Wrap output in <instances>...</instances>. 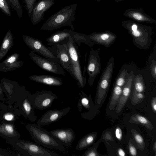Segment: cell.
Here are the masks:
<instances>
[{
  "label": "cell",
  "mask_w": 156,
  "mask_h": 156,
  "mask_svg": "<svg viewBox=\"0 0 156 156\" xmlns=\"http://www.w3.org/2000/svg\"><path fill=\"white\" fill-rule=\"evenodd\" d=\"M77 6V4H71L56 12L44 22L41 30L52 31L62 27L69 26L74 30L73 22L75 19Z\"/></svg>",
  "instance_id": "6da1fadb"
},
{
  "label": "cell",
  "mask_w": 156,
  "mask_h": 156,
  "mask_svg": "<svg viewBox=\"0 0 156 156\" xmlns=\"http://www.w3.org/2000/svg\"><path fill=\"white\" fill-rule=\"evenodd\" d=\"M121 25L132 37L135 46L142 49L149 48L152 42L151 27L129 20L122 21Z\"/></svg>",
  "instance_id": "7a4b0ae2"
},
{
  "label": "cell",
  "mask_w": 156,
  "mask_h": 156,
  "mask_svg": "<svg viewBox=\"0 0 156 156\" xmlns=\"http://www.w3.org/2000/svg\"><path fill=\"white\" fill-rule=\"evenodd\" d=\"M26 128L33 139L39 145L49 149L65 151L64 146L41 126L34 123H28L26 126Z\"/></svg>",
  "instance_id": "3957f363"
},
{
  "label": "cell",
  "mask_w": 156,
  "mask_h": 156,
  "mask_svg": "<svg viewBox=\"0 0 156 156\" xmlns=\"http://www.w3.org/2000/svg\"><path fill=\"white\" fill-rule=\"evenodd\" d=\"M70 36L80 46L81 43H84L90 47L94 44L90 39L89 35L67 29L55 32L48 37L46 41L48 42L47 44L51 46L57 44H66Z\"/></svg>",
  "instance_id": "277c9868"
},
{
  "label": "cell",
  "mask_w": 156,
  "mask_h": 156,
  "mask_svg": "<svg viewBox=\"0 0 156 156\" xmlns=\"http://www.w3.org/2000/svg\"><path fill=\"white\" fill-rule=\"evenodd\" d=\"M7 142L22 156H58L57 153L46 149L41 145L30 141L19 139L7 140Z\"/></svg>",
  "instance_id": "5b68a950"
},
{
  "label": "cell",
  "mask_w": 156,
  "mask_h": 156,
  "mask_svg": "<svg viewBox=\"0 0 156 156\" xmlns=\"http://www.w3.org/2000/svg\"><path fill=\"white\" fill-rule=\"evenodd\" d=\"M115 64L114 58L111 57L107 63L98 83L95 101L100 106L104 102L109 88Z\"/></svg>",
  "instance_id": "8992f818"
},
{
  "label": "cell",
  "mask_w": 156,
  "mask_h": 156,
  "mask_svg": "<svg viewBox=\"0 0 156 156\" xmlns=\"http://www.w3.org/2000/svg\"><path fill=\"white\" fill-rule=\"evenodd\" d=\"M66 44L70 58L71 76L76 80L79 87L83 88L86 83V78L82 73L78 47L71 36Z\"/></svg>",
  "instance_id": "52a82bcc"
},
{
  "label": "cell",
  "mask_w": 156,
  "mask_h": 156,
  "mask_svg": "<svg viewBox=\"0 0 156 156\" xmlns=\"http://www.w3.org/2000/svg\"><path fill=\"white\" fill-rule=\"evenodd\" d=\"M31 93L22 87L17 94L14 106L19 110L21 115L32 122L35 121L37 116L35 115V108L30 99Z\"/></svg>",
  "instance_id": "ba28073f"
},
{
  "label": "cell",
  "mask_w": 156,
  "mask_h": 156,
  "mask_svg": "<svg viewBox=\"0 0 156 156\" xmlns=\"http://www.w3.org/2000/svg\"><path fill=\"white\" fill-rule=\"evenodd\" d=\"M22 38L26 44L34 52L38 53L49 60L60 64L59 60L53 52L41 41L29 36L23 35Z\"/></svg>",
  "instance_id": "9c48e42d"
},
{
  "label": "cell",
  "mask_w": 156,
  "mask_h": 156,
  "mask_svg": "<svg viewBox=\"0 0 156 156\" xmlns=\"http://www.w3.org/2000/svg\"><path fill=\"white\" fill-rule=\"evenodd\" d=\"M57 98L56 94L50 90L37 91L30 96L31 101L35 109L40 110L50 107Z\"/></svg>",
  "instance_id": "30bf717a"
},
{
  "label": "cell",
  "mask_w": 156,
  "mask_h": 156,
  "mask_svg": "<svg viewBox=\"0 0 156 156\" xmlns=\"http://www.w3.org/2000/svg\"><path fill=\"white\" fill-rule=\"evenodd\" d=\"M100 50V48L95 50L91 48L88 56L86 70L88 76V85L90 87L93 85L96 76L101 70Z\"/></svg>",
  "instance_id": "8fae6325"
},
{
  "label": "cell",
  "mask_w": 156,
  "mask_h": 156,
  "mask_svg": "<svg viewBox=\"0 0 156 156\" xmlns=\"http://www.w3.org/2000/svg\"><path fill=\"white\" fill-rule=\"evenodd\" d=\"M29 56L30 58L41 69L54 74L65 75L64 68L58 63L43 58L31 51L29 53Z\"/></svg>",
  "instance_id": "7c38bea8"
},
{
  "label": "cell",
  "mask_w": 156,
  "mask_h": 156,
  "mask_svg": "<svg viewBox=\"0 0 156 156\" xmlns=\"http://www.w3.org/2000/svg\"><path fill=\"white\" fill-rule=\"evenodd\" d=\"M49 48L59 60L60 65L71 76L72 70L70 58L67 44H57Z\"/></svg>",
  "instance_id": "4fadbf2b"
},
{
  "label": "cell",
  "mask_w": 156,
  "mask_h": 156,
  "mask_svg": "<svg viewBox=\"0 0 156 156\" xmlns=\"http://www.w3.org/2000/svg\"><path fill=\"white\" fill-rule=\"evenodd\" d=\"M55 3L54 0H40L34 5L30 16L31 21L35 25L42 20L44 12Z\"/></svg>",
  "instance_id": "5bb4252c"
},
{
  "label": "cell",
  "mask_w": 156,
  "mask_h": 156,
  "mask_svg": "<svg viewBox=\"0 0 156 156\" xmlns=\"http://www.w3.org/2000/svg\"><path fill=\"white\" fill-rule=\"evenodd\" d=\"M70 110L71 108L69 107L60 110L54 109L48 110L38 119L37 124L41 126L57 122L67 115Z\"/></svg>",
  "instance_id": "9a60e30c"
},
{
  "label": "cell",
  "mask_w": 156,
  "mask_h": 156,
  "mask_svg": "<svg viewBox=\"0 0 156 156\" xmlns=\"http://www.w3.org/2000/svg\"><path fill=\"white\" fill-rule=\"evenodd\" d=\"M134 72L131 71L127 74L125 83L122 87L121 94L116 105V112L119 113L127 102L131 91L134 77Z\"/></svg>",
  "instance_id": "2e32d148"
},
{
  "label": "cell",
  "mask_w": 156,
  "mask_h": 156,
  "mask_svg": "<svg viewBox=\"0 0 156 156\" xmlns=\"http://www.w3.org/2000/svg\"><path fill=\"white\" fill-rule=\"evenodd\" d=\"M49 132L64 146L71 147L75 139V132L71 128L57 129Z\"/></svg>",
  "instance_id": "e0dca14e"
},
{
  "label": "cell",
  "mask_w": 156,
  "mask_h": 156,
  "mask_svg": "<svg viewBox=\"0 0 156 156\" xmlns=\"http://www.w3.org/2000/svg\"><path fill=\"white\" fill-rule=\"evenodd\" d=\"M89 36L94 44L101 45L106 48L111 46L117 38V36L115 34L109 31L94 32Z\"/></svg>",
  "instance_id": "ac0fdd59"
},
{
  "label": "cell",
  "mask_w": 156,
  "mask_h": 156,
  "mask_svg": "<svg viewBox=\"0 0 156 156\" xmlns=\"http://www.w3.org/2000/svg\"><path fill=\"white\" fill-rule=\"evenodd\" d=\"M80 98L78 100L77 107L79 112H80L81 110L84 108L87 111L83 115H81L83 118L90 119L91 114L94 111L93 103L92 101L91 95L88 96L83 91H80L79 93Z\"/></svg>",
  "instance_id": "d6986e66"
},
{
  "label": "cell",
  "mask_w": 156,
  "mask_h": 156,
  "mask_svg": "<svg viewBox=\"0 0 156 156\" xmlns=\"http://www.w3.org/2000/svg\"><path fill=\"white\" fill-rule=\"evenodd\" d=\"M3 91L5 93L8 100L6 103L8 104L12 105L15 103L17 94L19 92L22 87L17 83L10 80H1Z\"/></svg>",
  "instance_id": "ffe728a7"
},
{
  "label": "cell",
  "mask_w": 156,
  "mask_h": 156,
  "mask_svg": "<svg viewBox=\"0 0 156 156\" xmlns=\"http://www.w3.org/2000/svg\"><path fill=\"white\" fill-rule=\"evenodd\" d=\"M123 15L139 22L149 23H156V21L145 13L142 8L128 9L124 12Z\"/></svg>",
  "instance_id": "44dd1931"
},
{
  "label": "cell",
  "mask_w": 156,
  "mask_h": 156,
  "mask_svg": "<svg viewBox=\"0 0 156 156\" xmlns=\"http://www.w3.org/2000/svg\"><path fill=\"white\" fill-rule=\"evenodd\" d=\"M0 136L6 140L19 139L20 133L16 130L14 123H0Z\"/></svg>",
  "instance_id": "7402d4cb"
},
{
  "label": "cell",
  "mask_w": 156,
  "mask_h": 156,
  "mask_svg": "<svg viewBox=\"0 0 156 156\" xmlns=\"http://www.w3.org/2000/svg\"><path fill=\"white\" fill-rule=\"evenodd\" d=\"M18 109L12 105L8 104L0 111L2 122L14 123L20 115Z\"/></svg>",
  "instance_id": "603a6c76"
},
{
  "label": "cell",
  "mask_w": 156,
  "mask_h": 156,
  "mask_svg": "<svg viewBox=\"0 0 156 156\" xmlns=\"http://www.w3.org/2000/svg\"><path fill=\"white\" fill-rule=\"evenodd\" d=\"M29 78L34 82L49 86H60L63 83L62 78L48 75H34Z\"/></svg>",
  "instance_id": "cb8c5ba5"
},
{
  "label": "cell",
  "mask_w": 156,
  "mask_h": 156,
  "mask_svg": "<svg viewBox=\"0 0 156 156\" xmlns=\"http://www.w3.org/2000/svg\"><path fill=\"white\" fill-rule=\"evenodd\" d=\"M19 56L18 54L14 53L0 63V71L7 72L21 67L23 63L22 61H18Z\"/></svg>",
  "instance_id": "d4e9b609"
},
{
  "label": "cell",
  "mask_w": 156,
  "mask_h": 156,
  "mask_svg": "<svg viewBox=\"0 0 156 156\" xmlns=\"http://www.w3.org/2000/svg\"><path fill=\"white\" fill-rule=\"evenodd\" d=\"M13 35L9 30L4 37L0 48V60L5 56L13 46Z\"/></svg>",
  "instance_id": "484cf974"
},
{
  "label": "cell",
  "mask_w": 156,
  "mask_h": 156,
  "mask_svg": "<svg viewBox=\"0 0 156 156\" xmlns=\"http://www.w3.org/2000/svg\"><path fill=\"white\" fill-rule=\"evenodd\" d=\"M97 136L96 132H92L84 136L79 141L76 149L80 151L88 148L95 141Z\"/></svg>",
  "instance_id": "4316f807"
},
{
  "label": "cell",
  "mask_w": 156,
  "mask_h": 156,
  "mask_svg": "<svg viewBox=\"0 0 156 156\" xmlns=\"http://www.w3.org/2000/svg\"><path fill=\"white\" fill-rule=\"evenodd\" d=\"M129 122L140 124L149 130H151L153 128V125L151 121L145 117L138 114H135L131 116Z\"/></svg>",
  "instance_id": "83f0119b"
},
{
  "label": "cell",
  "mask_w": 156,
  "mask_h": 156,
  "mask_svg": "<svg viewBox=\"0 0 156 156\" xmlns=\"http://www.w3.org/2000/svg\"><path fill=\"white\" fill-rule=\"evenodd\" d=\"M133 86L132 94L142 93H144L145 87L142 76L139 74L134 76Z\"/></svg>",
  "instance_id": "f1b7e54d"
},
{
  "label": "cell",
  "mask_w": 156,
  "mask_h": 156,
  "mask_svg": "<svg viewBox=\"0 0 156 156\" xmlns=\"http://www.w3.org/2000/svg\"><path fill=\"white\" fill-rule=\"evenodd\" d=\"M122 87L114 85L109 108L110 110H114L121 94Z\"/></svg>",
  "instance_id": "f546056e"
},
{
  "label": "cell",
  "mask_w": 156,
  "mask_h": 156,
  "mask_svg": "<svg viewBox=\"0 0 156 156\" xmlns=\"http://www.w3.org/2000/svg\"><path fill=\"white\" fill-rule=\"evenodd\" d=\"M131 133L138 148L143 151L145 148V144L142 136L137 131L133 129L131 130Z\"/></svg>",
  "instance_id": "4dcf8cb0"
},
{
  "label": "cell",
  "mask_w": 156,
  "mask_h": 156,
  "mask_svg": "<svg viewBox=\"0 0 156 156\" xmlns=\"http://www.w3.org/2000/svg\"><path fill=\"white\" fill-rule=\"evenodd\" d=\"M8 5L15 10L20 19L22 16L23 9L19 0H6Z\"/></svg>",
  "instance_id": "1f68e13d"
},
{
  "label": "cell",
  "mask_w": 156,
  "mask_h": 156,
  "mask_svg": "<svg viewBox=\"0 0 156 156\" xmlns=\"http://www.w3.org/2000/svg\"><path fill=\"white\" fill-rule=\"evenodd\" d=\"M127 74V69H125L122 70L116 79L114 85L122 88L125 83Z\"/></svg>",
  "instance_id": "d6a6232c"
},
{
  "label": "cell",
  "mask_w": 156,
  "mask_h": 156,
  "mask_svg": "<svg viewBox=\"0 0 156 156\" xmlns=\"http://www.w3.org/2000/svg\"><path fill=\"white\" fill-rule=\"evenodd\" d=\"M145 98L144 93H137L132 94L131 98V102L132 105H135L140 103Z\"/></svg>",
  "instance_id": "836d02e7"
},
{
  "label": "cell",
  "mask_w": 156,
  "mask_h": 156,
  "mask_svg": "<svg viewBox=\"0 0 156 156\" xmlns=\"http://www.w3.org/2000/svg\"><path fill=\"white\" fill-rule=\"evenodd\" d=\"M10 7L6 0H0V9L6 15L10 16L11 12Z\"/></svg>",
  "instance_id": "e575fe53"
},
{
  "label": "cell",
  "mask_w": 156,
  "mask_h": 156,
  "mask_svg": "<svg viewBox=\"0 0 156 156\" xmlns=\"http://www.w3.org/2000/svg\"><path fill=\"white\" fill-rule=\"evenodd\" d=\"M21 154L19 152L7 149L0 148V156H20Z\"/></svg>",
  "instance_id": "d590c367"
},
{
  "label": "cell",
  "mask_w": 156,
  "mask_h": 156,
  "mask_svg": "<svg viewBox=\"0 0 156 156\" xmlns=\"http://www.w3.org/2000/svg\"><path fill=\"white\" fill-rule=\"evenodd\" d=\"M25 3L26 9L28 14L30 17L34 5L36 0H24Z\"/></svg>",
  "instance_id": "8d00e7d4"
},
{
  "label": "cell",
  "mask_w": 156,
  "mask_h": 156,
  "mask_svg": "<svg viewBox=\"0 0 156 156\" xmlns=\"http://www.w3.org/2000/svg\"><path fill=\"white\" fill-rule=\"evenodd\" d=\"M95 145H94L92 147L89 148L82 155L83 156H98L99 154L97 152L96 147Z\"/></svg>",
  "instance_id": "74e56055"
},
{
  "label": "cell",
  "mask_w": 156,
  "mask_h": 156,
  "mask_svg": "<svg viewBox=\"0 0 156 156\" xmlns=\"http://www.w3.org/2000/svg\"><path fill=\"white\" fill-rule=\"evenodd\" d=\"M129 152L131 155L133 156H137V151L134 146L130 142L129 143Z\"/></svg>",
  "instance_id": "f35d334b"
},
{
  "label": "cell",
  "mask_w": 156,
  "mask_h": 156,
  "mask_svg": "<svg viewBox=\"0 0 156 156\" xmlns=\"http://www.w3.org/2000/svg\"><path fill=\"white\" fill-rule=\"evenodd\" d=\"M151 70L152 75L155 79H156V62L153 61L151 65Z\"/></svg>",
  "instance_id": "ab89813d"
},
{
  "label": "cell",
  "mask_w": 156,
  "mask_h": 156,
  "mask_svg": "<svg viewBox=\"0 0 156 156\" xmlns=\"http://www.w3.org/2000/svg\"><path fill=\"white\" fill-rule=\"evenodd\" d=\"M115 133L117 139L119 140H121L122 137V132L121 129L119 127H116Z\"/></svg>",
  "instance_id": "60d3db41"
},
{
  "label": "cell",
  "mask_w": 156,
  "mask_h": 156,
  "mask_svg": "<svg viewBox=\"0 0 156 156\" xmlns=\"http://www.w3.org/2000/svg\"><path fill=\"white\" fill-rule=\"evenodd\" d=\"M151 106L153 112L156 113V98L155 97H153L151 102Z\"/></svg>",
  "instance_id": "b9f144b4"
},
{
  "label": "cell",
  "mask_w": 156,
  "mask_h": 156,
  "mask_svg": "<svg viewBox=\"0 0 156 156\" xmlns=\"http://www.w3.org/2000/svg\"><path fill=\"white\" fill-rule=\"evenodd\" d=\"M0 100L3 101H7L8 99L4 97V92L3 91L2 86L1 83H0Z\"/></svg>",
  "instance_id": "7bdbcfd3"
},
{
  "label": "cell",
  "mask_w": 156,
  "mask_h": 156,
  "mask_svg": "<svg viewBox=\"0 0 156 156\" xmlns=\"http://www.w3.org/2000/svg\"><path fill=\"white\" fill-rule=\"evenodd\" d=\"M117 154L120 156H125L126 153L121 148H119L117 150Z\"/></svg>",
  "instance_id": "ee69618b"
},
{
  "label": "cell",
  "mask_w": 156,
  "mask_h": 156,
  "mask_svg": "<svg viewBox=\"0 0 156 156\" xmlns=\"http://www.w3.org/2000/svg\"><path fill=\"white\" fill-rule=\"evenodd\" d=\"M105 138L107 140H112V136L111 135V134H109V133H105Z\"/></svg>",
  "instance_id": "f6af8a7d"
},
{
  "label": "cell",
  "mask_w": 156,
  "mask_h": 156,
  "mask_svg": "<svg viewBox=\"0 0 156 156\" xmlns=\"http://www.w3.org/2000/svg\"><path fill=\"white\" fill-rule=\"evenodd\" d=\"M5 104H4V102H0V111L4 108L6 105ZM1 121L0 117V122Z\"/></svg>",
  "instance_id": "bcb514c9"
},
{
  "label": "cell",
  "mask_w": 156,
  "mask_h": 156,
  "mask_svg": "<svg viewBox=\"0 0 156 156\" xmlns=\"http://www.w3.org/2000/svg\"><path fill=\"white\" fill-rule=\"evenodd\" d=\"M153 150L155 153V155H156V142L155 141L153 145Z\"/></svg>",
  "instance_id": "7dc6e473"
},
{
  "label": "cell",
  "mask_w": 156,
  "mask_h": 156,
  "mask_svg": "<svg viewBox=\"0 0 156 156\" xmlns=\"http://www.w3.org/2000/svg\"><path fill=\"white\" fill-rule=\"evenodd\" d=\"M123 0H115V1L116 2H121V1H123Z\"/></svg>",
  "instance_id": "c3c4849f"
},
{
  "label": "cell",
  "mask_w": 156,
  "mask_h": 156,
  "mask_svg": "<svg viewBox=\"0 0 156 156\" xmlns=\"http://www.w3.org/2000/svg\"><path fill=\"white\" fill-rule=\"evenodd\" d=\"M95 1L98 2H99L100 1H101V0H95Z\"/></svg>",
  "instance_id": "681fc988"
}]
</instances>
